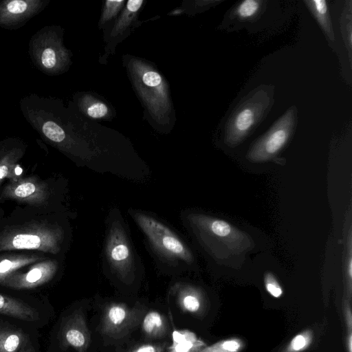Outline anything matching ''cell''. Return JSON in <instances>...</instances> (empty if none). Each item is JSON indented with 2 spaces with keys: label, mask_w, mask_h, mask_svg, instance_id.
Wrapping results in <instances>:
<instances>
[{
  "label": "cell",
  "mask_w": 352,
  "mask_h": 352,
  "mask_svg": "<svg viewBox=\"0 0 352 352\" xmlns=\"http://www.w3.org/2000/svg\"><path fill=\"white\" fill-rule=\"evenodd\" d=\"M77 116L76 113L74 124L50 120L44 135L79 166L135 183L150 178V167L129 140L81 114Z\"/></svg>",
  "instance_id": "cell-1"
},
{
  "label": "cell",
  "mask_w": 352,
  "mask_h": 352,
  "mask_svg": "<svg viewBox=\"0 0 352 352\" xmlns=\"http://www.w3.org/2000/svg\"><path fill=\"white\" fill-rule=\"evenodd\" d=\"M127 213L141 232L145 248L162 273L179 275L196 270L193 250L174 227L151 211L131 207Z\"/></svg>",
  "instance_id": "cell-2"
},
{
  "label": "cell",
  "mask_w": 352,
  "mask_h": 352,
  "mask_svg": "<svg viewBox=\"0 0 352 352\" xmlns=\"http://www.w3.org/2000/svg\"><path fill=\"white\" fill-rule=\"evenodd\" d=\"M123 66L144 109L143 118L160 133H169L176 120L168 82L157 67L144 58L125 54Z\"/></svg>",
  "instance_id": "cell-3"
},
{
  "label": "cell",
  "mask_w": 352,
  "mask_h": 352,
  "mask_svg": "<svg viewBox=\"0 0 352 352\" xmlns=\"http://www.w3.org/2000/svg\"><path fill=\"white\" fill-rule=\"evenodd\" d=\"M103 272L118 287H135L144 272V263L119 208H111L104 219L102 250Z\"/></svg>",
  "instance_id": "cell-4"
},
{
  "label": "cell",
  "mask_w": 352,
  "mask_h": 352,
  "mask_svg": "<svg viewBox=\"0 0 352 352\" xmlns=\"http://www.w3.org/2000/svg\"><path fill=\"white\" fill-rule=\"evenodd\" d=\"M179 219L195 245L214 261L241 256L252 247L247 233L223 219L192 209L181 210Z\"/></svg>",
  "instance_id": "cell-5"
},
{
  "label": "cell",
  "mask_w": 352,
  "mask_h": 352,
  "mask_svg": "<svg viewBox=\"0 0 352 352\" xmlns=\"http://www.w3.org/2000/svg\"><path fill=\"white\" fill-rule=\"evenodd\" d=\"M65 238L59 223L33 221L4 230L0 234V252L27 250L57 254Z\"/></svg>",
  "instance_id": "cell-6"
},
{
  "label": "cell",
  "mask_w": 352,
  "mask_h": 352,
  "mask_svg": "<svg viewBox=\"0 0 352 352\" xmlns=\"http://www.w3.org/2000/svg\"><path fill=\"white\" fill-rule=\"evenodd\" d=\"M146 1L129 0L116 20L103 31L104 52L100 56V64L107 65L109 57L113 55L118 44L126 39L143 22L139 14Z\"/></svg>",
  "instance_id": "cell-7"
},
{
  "label": "cell",
  "mask_w": 352,
  "mask_h": 352,
  "mask_svg": "<svg viewBox=\"0 0 352 352\" xmlns=\"http://www.w3.org/2000/svg\"><path fill=\"white\" fill-rule=\"evenodd\" d=\"M142 316L140 308L130 307L124 302H111L103 310L99 331L111 339H122L137 327Z\"/></svg>",
  "instance_id": "cell-8"
},
{
  "label": "cell",
  "mask_w": 352,
  "mask_h": 352,
  "mask_svg": "<svg viewBox=\"0 0 352 352\" xmlns=\"http://www.w3.org/2000/svg\"><path fill=\"white\" fill-rule=\"evenodd\" d=\"M265 94L256 93L232 115L226 132L225 141L228 145L236 146L248 135L268 104L269 98Z\"/></svg>",
  "instance_id": "cell-9"
},
{
  "label": "cell",
  "mask_w": 352,
  "mask_h": 352,
  "mask_svg": "<svg viewBox=\"0 0 352 352\" xmlns=\"http://www.w3.org/2000/svg\"><path fill=\"white\" fill-rule=\"evenodd\" d=\"M294 124V110L289 109L254 144L248 153L247 158L253 162H263L274 157L287 142Z\"/></svg>",
  "instance_id": "cell-10"
},
{
  "label": "cell",
  "mask_w": 352,
  "mask_h": 352,
  "mask_svg": "<svg viewBox=\"0 0 352 352\" xmlns=\"http://www.w3.org/2000/svg\"><path fill=\"white\" fill-rule=\"evenodd\" d=\"M50 195L47 184L34 176L14 179L3 188L1 192L3 198L35 206H44Z\"/></svg>",
  "instance_id": "cell-11"
},
{
  "label": "cell",
  "mask_w": 352,
  "mask_h": 352,
  "mask_svg": "<svg viewBox=\"0 0 352 352\" xmlns=\"http://www.w3.org/2000/svg\"><path fill=\"white\" fill-rule=\"evenodd\" d=\"M56 260L47 259L37 262L25 272H15L8 277L4 286L15 289H33L50 281L57 272Z\"/></svg>",
  "instance_id": "cell-12"
},
{
  "label": "cell",
  "mask_w": 352,
  "mask_h": 352,
  "mask_svg": "<svg viewBox=\"0 0 352 352\" xmlns=\"http://www.w3.org/2000/svg\"><path fill=\"white\" fill-rule=\"evenodd\" d=\"M60 341L65 349L72 347L76 352L87 351L91 336L81 311H75L67 318L60 329Z\"/></svg>",
  "instance_id": "cell-13"
},
{
  "label": "cell",
  "mask_w": 352,
  "mask_h": 352,
  "mask_svg": "<svg viewBox=\"0 0 352 352\" xmlns=\"http://www.w3.org/2000/svg\"><path fill=\"white\" fill-rule=\"evenodd\" d=\"M170 295L185 313L199 314L205 305L202 289L197 285L183 279L175 281L170 288Z\"/></svg>",
  "instance_id": "cell-14"
},
{
  "label": "cell",
  "mask_w": 352,
  "mask_h": 352,
  "mask_svg": "<svg viewBox=\"0 0 352 352\" xmlns=\"http://www.w3.org/2000/svg\"><path fill=\"white\" fill-rule=\"evenodd\" d=\"M75 102L80 114L92 121H111L116 111L107 100L93 92H80L76 96Z\"/></svg>",
  "instance_id": "cell-15"
},
{
  "label": "cell",
  "mask_w": 352,
  "mask_h": 352,
  "mask_svg": "<svg viewBox=\"0 0 352 352\" xmlns=\"http://www.w3.org/2000/svg\"><path fill=\"white\" fill-rule=\"evenodd\" d=\"M0 314L25 321L38 318L36 311L18 299L0 294Z\"/></svg>",
  "instance_id": "cell-16"
},
{
  "label": "cell",
  "mask_w": 352,
  "mask_h": 352,
  "mask_svg": "<svg viewBox=\"0 0 352 352\" xmlns=\"http://www.w3.org/2000/svg\"><path fill=\"white\" fill-rule=\"evenodd\" d=\"M205 346L204 342L193 332L186 329L176 330L172 333V343L168 352H199Z\"/></svg>",
  "instance_id": "cell-17"
},
{
  "label": "cell",
  "mask_w": 352,
  "mask_h": 352,
  "mask_svg": "<svg viewBox=\"0 0 352 352\" xmlns=\"http://www.w3.org/2000/svg\"><path fill=\"white\" fill-rule=\"evenodd\" d=\"M43 260L38 255L10 254L0 256V284L19 269Z\"/></svg>",
  "instance_id": "cell-18"
},
{
  "label": "cell",
  "mask_w": 352,
  "mask_h": 352,
  "mask_svg": "<svg viewBox=\"0 0 352 352\" xmlns=\"http://www.w3.org/2000/svg\"><path fill=\"white\" fill-rule=\"evenodd\" d=\"M142 329L147 338L158 339L166 335L168 324L163 314L157 311H150L143 318Z\"/></svg>",
  "instance_id": "cell-19"
},
{
  "label": "cell",
  "mask_w": 352,
  "mask_h": 352,
  "mask_svg": "<svg viewBox=\"0 0 352 352\" xmlns=\"http://www.w3.org/2000/svg\"><path fill=\"white\" fill-rule=\"evenodd\" d=\"M126 2L125 0L104 1L98 24V29L104 30L109 27L118 17Z\"/></svg>",
  "instance_id": "cell-20"
},
{
  "label": "cell",
  "mask_w": 352,
  "mask_h": 352,
  "mask_svg": "<svg viewBox=\"0 0 352 352\" xmlns=\"http://www.w3.org/2000/svg\"><path fill=\"white\" fill-rule=\"evenodd\" d=\"M306 3L329 38L333 41L334 34L329 16L327 1L324 0H314L306 1Z\"/></svg>",
  "instance_id": "cell-21"
},
{
  "label": "cell",
  "mask_w": 352,
  "mask_h": 352,
  "mask_svg": "<svg viewBox=\"0 0 352 352\" xmlns=\"http://www.w3.org/2000/svg\"><path fill=\"white\" fill-rule=\"evenodd\" d=\"M25 341L20 331L0 330V352H16Z\"/></svg>",
  "instance_id": "cell-22"
},
{
  "label": "cell",
  "mask_w": 352,
  "mask_h": 352,
  "mask_svg": "<svg viewBox=\"0 0 352 352\" xmlns=\"http://www.w3.org/2000/svg\"><path fill=\"white\" fill-rule=\"evenodd\" d=\"M32 3L23 0L8 1L2 8V15L9 20L20 19L32 10Z\"/></svg>",
  "instance_id": "cell-23"
},
{
  "label": "cell",
  "mask_w": 352,
  "mask_h": 352,
  "mask_svg": "<svg viewBox=\"0 0 352 352\" xmlns=\"http://www.w3.org/2000/svg\"><path fill=\"white\" fill-rule=\"evenodd\" d=\"M22 154V151L19 148L11 149L0 154V184L11 174Z\"/></svg>",
  "instance_id": "cell-24"
},
{
  "label": "cell",
  "mask_w": 352,
  "mask_h": 352,
  "mask_svg": "<svg viewBox=\"0 0 352 352\" xmlns=\"http://www.w3.org/2000/svg\"><path fill=\"white\" fill-rule=\"evenodd\" d=\"M241 348V340L230 339L220 341L210 346H205L199 352H238Z\"/></svg>",
  "instance_id": "cell-25"
},
{
  "label": "cell",
  "mask_w": 352,
  "mask_h": 352,
  "mask_svg": "<svg viewBox=\"0 0 352 352\" xmlns=\"http://www.w3.org/2000/svg\"><path fill=\"white\" fill-rule=\"evenodd\" d=\"M310 331H303L296 335L287 346L285 352H301L309 347L312 342Z\"/></svg>",
  "instance_id": "cell-26"
},
{
  "label": "cell",
  "mask_w": 352,
  "mask_h": 352,
  "mask_svg": "<svg viewBox=\"0 0 352 352\" xmlns=\"http://www.w3.org/2000/svg\"><path fill=\"white\" fill-rule=\"evenodd\" d=\"M261 3L256 0H245L237 7L236 13L242 19L252 17L258 12Z\"/></svg>",
  "instance_id": "cell-27"
},
{
  "label": "cell",
  "mask_w": 352,
  "mask_h": 352,
  "mask_svg": "<svg viewBox=\"0 0 352 352\" xmlns=\"http://www.w3.org/2000/svg\"><path fill=\"white\" fill-rule=\"evenodd\" d=\"M264 284L267 292L273 297L280 298L283 295V288L272 272L265 274Z\"/></svg>",
  "instance_id": "cell-28"
},
{
  "label": "cell",
  "mask_w": 352,
  "mask_h": 352,
  "mask_svg": "<svg viewBox=\"0 0 352 352\" xmlns=\"http://www.w3.org/2000/svg\"><path fill=\"white\" fill-rule=\"evenodd\" d=\"M126 352H164V346L156 344H144Z\"/></svg>",
  "instance_id": "cell-29"
},
{
  "label": "cell",
  "mask_w": 352,
  "mask_h": 352,
  "mask_svg": "<svg viewBox=\"0 0 352 352\" xmlns=\"http://www.w3.org/2000/svg\"><path fill=\"white\" fill-rule=\"evenodd\" d=\"M351 333H350L349 339H348V348H349V352H351Z\"/></svg>",
  "instance_id": "cell-30"
},
{
  "label": "cell",
  "mask_w": 352,
  "mask_h": 352,
  "mask_svg": "<svg viewBox=\"0 0 352 352\" xmlns=\"http://www.w3.org/2000/svg\"><path fill=\"white\" fill-rule=\"evenodd\" d=\"M20 352H34L31 348L23 349Z\"/></svg>",
  "instance_id": "cell-31"
}]
</instances>
